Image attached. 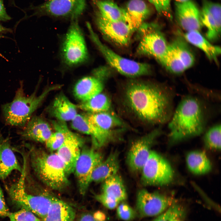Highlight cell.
Returning a JSON list of instances; mask_svg holds the SVG:
<instances>
[{
    "label": "cell",
    "mask_w": 221,
    "mask_h": 221,
    "mask_svg": "<svg viewBox=\"0 0 221 221\" xmlns=\"http://www.w3.org/2000/svg\"><path fill=\"white\" fill-rule=\"evenodd\" d=\"M159 61L168 70L174 74H180L186 70L171 44L168 45L166 52Z\"/></svg>",
    "instance_id": "f546056e"
},
{
    "label": "cell",
    "mask_w": 221,
    "mask_h": 221,
    "mask_svg": "<svg viewBox=\"0 0 221 221\" xmlns=\"http://www.w3.org/2000/svg\"><path fill=\"white\" fill-rule=\"evenodd\" d=\"M162 5L165 16L170 19L172 18V12L171 7V0H160Z\"/></svg>",
    "instance_id": "b9f144b4"
},
{
    "label": "cell",
    "mask_w": 221,
    "mask_h": 221,
    "mask_svg": "<svg viewBox=\"0 0 221 221\" xmlns=\"http://www.w3.org/2000/svg\"><path fill=\"white\" fill-rule=\"evenodd\" d=\"M95 198L104 206L109 209H113L117 207L120 203L117 200L103 192L96 195Z\"/></svg>",
    "instance_id": "ab89813d"
},
{
    "label": "cell",
    "mask_w": 221,
    "mask_h": 221,
    "mask_svg": "<svg viewBox=\"0 0 221 221\" xmlns=\"http://www.w3.org/2000/svg\"><path fill=\"white\" fill-rule=\"evenodd\" d=\"M176 202L172 196L142 189L137 195L136 211L141 218L157 216Z\"/></svg>",
    "instance_id": "8fae6325"
},
{
    "label": "cell",
    "mask_w": 221,
    "mask_h": 221,
    "mask_svg": "<svg viewBox=\"0 0 221 221\" xmlns=\"http://www.w3.org/2000/svg\"><path fill=\"white\" fill-rule=\"evenodd\" d=\"M22 170L9 140L0 133V179H5L14 170L21 173Z\"/></svg>",
    "instance_id": "d6986e66"
},
{
    "label": "cell",
    "mask_w": 221,
    "mask_h": 221,
    "mask_svg": "<svg viewBox=\"0 0 221 221\" xmlns=\"http://www.w3.org/2000/svg\"><path fill=\"white\" fill-rule=\"evenodd\" d=\"M92 216L96 221H106V215L102 211H96L94 213Z\"/></svg>",
    "instance_id": "f6af8a7d"
},
{
    "label": "cell",
    "mask_w": 221,
    "mask_h": 221,
    "mask_svg": "<svg viewBox=\"0 0 221 221\" xmlns=\"http://www.w3.org/2000/svg\"><path fill=\"white\" fill-rule=\"evenodd\" d=\"M86 25L90 39L108 64L119 73L131 78L150 74L151 68L148 64L126 58L116 53L100 41L89 22Z\"/></svg>",
    "instance_id": "52a82bcc"
},
{
    "label": "cell",
    "mask_w": 221,
    "mask_h": 221,
    "mask_svg": "<svg viewBox=\"0 0 221 221\" xmlns=\"http://www.w3.org/2000/svg\"><path fill=\"white\" fill-rule=\"evenodd\" d=\"M201 20L202 25L206 27V37L210 41L217 39L220 34L221 28L217 25L214 19L209 12L202 6L200 10Z\"/></svg>",
    "instance_id": "d6a6232c"
},
{
    "label": "cell",
    "mask_w": 221,
    "mask_h": 221,
    "mask_svg": "<svg viewBox=\"0 0 221 221\" xmlns=\"http://www.w3.org/2000/svg\"><path fill=\"white\" fill-rule=\"evenodd\" d=\"M71 126L74 130L90 135L92 138L94 135L93 126L89 119L87 114H77L72 120Z\"/></svg>",
    "instance_id": "e575fe53"
},
{
    "label": "cell",
    "mask_w": 221,
    "mask_h": 221,
    "mask_svg": "<svg viewBox=\"0 0 221 221\" xmlns=\"http://www.w3.org/2000/svg\"><path fill=\"white\" fill-rule=\"evenodd\" d=\"M4 37H4L3 35H2V34H0V39H2V38H3ZM0 56L3 57V56H2V55L0 53Z\"/></svg>",
    "instance_id": "f907efd6"
},
{
    "label": "cell",
    "mask_w": 221,
    "mask_h": 221,
    "mask_svg": "<svg viewBox=\"0 0 221 221\" xmlns=\"http://www.w3.org/2000/svg\"><path fill=\"white\" fill-rule=\"evenodd\" d=\"M89 120L97 128L112 131L117 128L125 127V124L117 115L109 111L87 114Z\"/></svg>",
    "instance_id": "cb8c5ba5"
},
{
    "label": "cell",
    "mask_w": 221,
    "mask_h": 221,
    "mask_svg": "<svg viewBox=\"0 0 221 221\" xmlns=\"http://www.w3.org/2000/svg\"><path fill=\"white\" fill-rule=\"evenodd\" d=\"M102 192L113 197L120 203L125 201L127 197L122 180L118 173L103 182Z\"/></svg>",
    "instance_id": "83f0119b"
},
{
    "label": "cell",
    "mask_w": 221,
    "mask_h": 221,
    "mask_svg": "<svg viewBox=\"0 0 221 221\" xmlns=\"http://www.w3.org/2000/svg\"><path fill=\"white\" fill-rule=\"evenodd\" d=\"M77 107L61 93L55 98L49 111L51 115L59 121H72L77 114Z\"/></svg>",
    "instance_id": "44dd1931"
},
{
    "label": "cell",
    "mask_w": 221,
    "mask_h": 221,
    "mask_svg": "<svg viewBox=\"0 0 221 221\" xmlns=\"http://www.w3.org/2000/svg\"><path fill=\"white\" fill-rule=\"evenodd\" d=\"M171 44L186 69L193 65L195 61L194 56L184 40L180 38H177L174 40Z\"/></svg>",
    "instance_id": "1f68e13d"
},
{
    "label": "cell",
    "mask_w": 221,
    "mask_h": 221,
    "mask_svg": "<svg viewBox=\"0 0 221 221\" xmlns=\"http://www.w3.org/2000/svg\"><path fill=\"white\" fill-rule=\"evenodd\" d=\"M76 216L74 209L65 202L53 197L48 213L44 221H74Z\"/></svg>",
    "instance_id": "603a6c76"
},
{
    "label": "cell",
    "mask_w": 221,
    "mask_h": 221,
    "mask_svg": "<svg viewBox=\"0 0 221 221\" xmlns=\"http://www.w3.org/2000/svg\"><path fill=\"white\" fill-rule=\"evenodd\" d=\"M204 108L196 98L183 99L172 114L168 125L169 143L173 145L200 135L205 126Z\"/></svg>",
    "instance_id": "7a4b0ae2"
},
{
    "label": "cell",
    "mask_w": 221,
    "mask_h": 221,
    "mask_svg": "<svg viewBox=\"0 0 221 221\" xmlns=\"http://www.w3.org/2000/svg\"><path fill=\"white\" fill-rule=\"evenodd\" d=\"M11 19L6 11L4 4V0H0V21H5Z\"/></svg>",
    "instance_id": "7bdbcfd3"
},
{
    "label": "cell",
    "mask_w": 221,
    "mask_h": 221,
    "mask_svg": "<svg viewBox=\"0 0 221 221\" xmlns=\"http://www.w3.org/2000/svg\"><path fill=\"white\" fill-rule=\"evenodd\" d=\"M155 7L157 12L161 15H165V12L162 5L160 0H147Z\"/></svg>",
    "instance_id": "ee69618b"
},
{
    "label": "cell",
    "mask_w": 221,
    "mask_h": 221,
    "mask_svg": "<svg viewBox=\"0 0 221 221\" xmlns=\"http://www.w3.org/2000/svg\"><path fill=\"white\" fill-rule=\"evenodd\" d=\"M138 29L140 38L137 49V53L153 57L159 61L166 52L168 45L158 25L143 23Z\"/></svg>",
    "instance_id": "9c48e42d"
},
{
    "label": "cell",
    "mask_w": 221,
    "mask_h": 221,
    "mask_svg": "<svg viewBox=\"0 0 221 221\" xmlns=\"http://www.w3.org/2000/svg\"><path fill=\"white\" fill-rule=\"evenodd\" d=\"M83 142L80 136L69 130L64 142L57 150L56 153L64 164L67 176L74 172Z\"/></svg>",
    "instance_id": "2e32d148"
},
{
    "label": "cell",
    "mask_w": 221,
    "mask_h": 221,
    "mask_svg": "<svg viewBox=\"0 0 221 221\" xmlns=\"http://www.w3.org/2000/svg\"><path fill=\"white\" fill-rule=\"evenodd\" d=\"M61 42L60 54L62 64L71 68L83 64L89 58L88 50L78 18L72 19Z\"/></svg>",
    "instance_id": "8992f818"
},
{
    "label": "cell",
    "mask_w": 221,
    "mask_h": 221,
    "mask_svg": "<svg viewBox=\"0 0 221 221\" xmlns=\"http://www.w3.org/2000/svg\"><path fill=\"white\" fill-rule=\"evenodd\" d=\"M185 211L182 212L174 216L170 221H183Z\"/></svg>",
    "instance_id": "7dc6e473"
},
{
    "label": "cell",
    "mask_w": 221,
    "mask_h": 221,
    "mask_svg": "<svg viewBox=\"0 0 221 221\" xmlns=\"http://www.w3.org/2000/svg\"><path fill=\"white\" fill-rule=\"evenodd\" d=\"M79 221H96L93 217L92 215L86 214L81 216Z\"/></svg>",
    "instance_id": "bcb514c9"
},
{
    "label": "cell",
    "mask_w": 221,
    "mask_h": 221,
    "mask_svg": "<svg viewBox=\"0 0 221 221\" xmlns=\"http://www.w3.org/2000/svg\"><path fill=\"white\" fill-rule=\"evenodd\" d=\"M175 2H183L187 1L189 0H175Z\"/></svg>",
    "instance_id": "681fc988"
},
{
    "label": "cell",
    "mask_w": 221,
    "mask_h": 221,
    "mask_svg": "<svg viewBox=\"0 0 221 221\" xmlns=\"http://www.w3.org/2000/svg\"><path fill=\"white\" fill-rule=\"evenodd\" d=\"M141 182L146 186H163L171 182L173 170L169 163L156 152L151 150L142 170Z\"/></svg>",
    "instance_id": "ba28073f"
},
{
    "label": "cell",
    "mask_w": 221,
    "mask_h": 221,
    "mask_svg": "<svg viewBox=\"0 0 221 221\" xmlns=\"http://www.w3.org/2000/svg\"><path fill=\"white\" fill-rule=\"evenodd\" d=\"M118 158V152L111 153L94 169L91 176V183L104 182L117 174L119 166Z\"/></svg>",
    "instance_id": "ffe728a7"
},
{
    "label": "cell",
    "mask_w": 221,
    "mask_h": 221,
    "mask_svg": "<svg viewBox=\"0 0 221 221\" xmlns=\"http://www.w3.org/2000/svg\"><path fill=\"white\" fill-rule=\"evenodd\" d=\"M10 213L6 203L2 189L0 186V217H8Z\"/></svg>",
    "instance_id": "60d3db41"
},
{
    "label": "cell",
    "mask_w": 221,
    "mask_h": 221,
    "mask_svg": "<svg viewBox=\"0 0 221 221\" xmlns=\"http://www.w3.org/2000/svg\"><path fill=\"white\" fill-rule=\"evenodd\" d=\"M125 9L128 16V24L134 31L138 29L151 12L143 0H130Z\"/></svg>",
    "instance_id": "7402d4cb"
},
{
    "label": "cell",
    "mask_w": 221,
    "mask_h": 221,
    "mask_svg": "<svg viewBox=\"0 0 221 221\" xmlns=\"http://www.w3.org/2000/svg\"><path fill=\"white\" fill-rule=\"evenodd\" d=\"M52 124L55 131L52 133L45 143L48 149L53 151L57 150L62 144L69 130L64 122L54 121Z\"/></svg>",
    "instance_id": "4dcf8cb0"
},
{
    "label": "cell",
    "mask_w": 221,
    "mask_h": 221,
    "mask_svg": "<svg viewBox=\"0 0 221 221\" xmlns=\"http://www.w3.org/2000/svg\"><path fill=\"white\" fill-rule=\"evenodd\" d=\"M103 160L102 155L93 148H85L81 150L74 172L82 195L86 193L91 184V176L94 169Z\"/></svg>",
    "instance_id": "7c38bea8"
},
{
    "label": "cell",
    "mask_w": 221,
    "mask_h": 221,
    "mask_svg": "<svg viewBox=\"0 0 221 221\" xmlns=\"http://www.w3.org/2000/svg\"><path fill=\"white\" fill-rule=\"evenodd\" d=\"M221 133L220 124H217L209 128L204 137V142L206 147L211 149L220 150Z\"/></svg>",
    "instance_id": "836d02e7"
},
{
    "label": "cell",
    "mask_w": 221,
    "mask_h": 221,
    "mask_svg": "<svg viewBox=\"0 0 221 221\" xmlns=\"http://www.w3.org/2000/svg\"><path fill=\"white\" fill-rule=\"evenodd\" d=\"M21 175L17 181L6 187L12 201L21 208L26 209L43 219L46 216L51 205L52 196L32 194L25 183L26 175V161L24 160Z\"/></svg>",
    "instance_id": "5b68a950"
},
{
    "label": "cell",
    "mask_w": 221,
    "mask_h": 221,
    "mask_svg": "<svg viewBox=\"0 0 221 221\" xmlns=\"http://www.w3.org/2000/svg\"><path fill=\"white\" fill-rule=\"evenodd\" d=\"M175 17L179 25L187 32L199 31L202 25L200 10L192 0L175 2Z\"/></svg>",
    "instance_id": "e0dca14e"
},
{
    "label": "cell",
    "mask_w": 221,
    "mask_h": 221,
    "mask_svg": "<svg viewBox=\"0 0 221 221\" xmlns=\"http://www.w3.org/2000/svg\"><path fill=\"white\" fill-rule=\"evenodd\" d=\"M202 6L205 7L214 19L217 25L221 28L220 4L209 0H202Z\"/></svg>",
    "instance_id": "f35d334b"
},
{
    "label": "cell",
    "mask_w": 221,
    "mask_h": 221,
    "mask_svg": "<svg viewBox=\"0 0 221 221\" xmlns=\"http://www.w3.org/2000/svg\"><path fill=\"white\" fill-rule=\"evenodd\" d=\"M12 32L11 29L5 27L0 24V33H6Z\"/></svg>",
    "instance_id": "c3c4849f"
},
{
    "label": "cell",
    "mask_w": 221,
    "mask_h": 221,
    "mask_svg": "<svg viewBox=\"0 0 221 221\" xmlns=\"http://www.w3.org/2000/svg\"><path fill=\"white\" fill-rule=\"evenodd\" d=\"M106 68L96 69L91 75L84 76L76 83L73 90L75 96L83 102L87 101L102 92L103 81L108 76Z\"/></svg>",
    "instance_id": "9a60e30c"
},
{
    "label": "cell",
    "mask_w": 221,
    "mask_h": 221,
    "mask_svg": "<svg viewBox=\"0 0 221 221\" xmlns=\"http://www.w3.org/2000/svg\"><path fill=\"white\" fill-rule=\"evenodd\" d=\"M98 9V12L106 18L113 21H122L128 24L129 19L125 9L118 6L109 0H92Z\"/></svg>",
    "instance_id": "484cf974"
},
{
    "label": "cell",
    "mask_w": 221,
    "mask_h": 221,
    "mask_svg": "<svg viewBox=\"0 0 221 221\" xmlns=\"http://www.w3.org/2000/svg\"><path fill=\"white\" fill-rule=\"evenodd\" d=\"M8 217L10 221H41L33 213L23 208L17 211L10 212Z\"/></svg>",
    "instance_id": "74e56055"
},
{
    "label": "cell",
    "mask_w": 221,
    "mask_h": 221,
    "mask_svg": "<svg viewBox=\"0 0 221 221\" xmlns=\"http://www.w3.org/2000/svg\"><path fill=\"white\" fill-rule=\"evenodd\" d=\"M184 211L183 207L176 202L157 216L152 221H170L176 215Z\"/></svg>",
    "instance_id": "8d00e7d4"
},
{
    "label": "cell",
    "mask_w": 221,
    "mask_h": 221,
    "mask_svg": "<svg viewBox=\"0 0 221 221\" xmlns=\"http://www.w3.org/2000/svg\"><path fill=\"white\" fill-rule=\"evenodd\" d=\"M116 214L118 218L124 221H130L137 215L135 210L128 204L120 202L116 207Z\"/></svg>",
    "instance_id": "d590c367"
},
{
    "label": "cell",
    "mask_w": 221,
    "mask_h": 221,
    "mask_svg": "<svg viewBox=\"0 0 221 221\" xmlns=\"http://www.w3.org/2000/svg\"><path fill=\"white\" fill-rule=\"evenodd\" d=\"M30 157L34 172L44 184L56 190L64 189L68 185L64 164L56 153L32 148Z\"/></svg>",
    "instance_id": "277c9868"
},
{
    "label": "cell",
    "mask_w": 221,
    "mask_h": 221,
    "mask_svg": "<svg viewBox=\"0 0 221 221\" xmlns=\"http://www.w3.org/2000/svg\"><path fill=\"white\" fill-rule=\"evenodd\" d=\"M184 37L187 41L202 50L210 60L216 61L220 54V47L211 44L199 31L187 32Z\"/></svg>",
    "instance_id": "d4e9b609"
},
{
    "label": "cell",
    "mask_w": 221,
    "mask_h": 221,
    "mask_svg": "<svg viewBox=\"0 0 221 221\" xmlns=\"http://www.w3.org/2000/svg\"><path fill=\"white\" fill-rule=\"evenodd\" d=\"M60 87L59 85L48 87L38 95L36 90L30 95L26 96L21 82L13 100L2 106V115L6 123L12 126L23 128L47 96Z\"/></svg>",
    "instance_id": "3957f363"
},
{
    "label": "cell",
    "mask_w": 221,
    "mask_h": 221,
    "mask_svg": "<svg viewBox=\"0 0 221 221\" xmlns=\"http://www.w3.org/2000/svg\"><path fill=\"white\" fill-rule=\"evenodd\" d=\"M24 139L41 143H45L52 134L51 127L41 117L33 116L19 132Z\"/></svg>",
    "instance_id": "ac0fdd59"
},
{
    "label": "cell",
    "mask_w": 221,
    "mask_h": 221,
    "mask_svg": "<svg viewBox=\"0 0 221 221\" xmlns=\"http://www.w3.org/2000/svg\"><path fill=\"white\" fill-rule=\"evenodd\" d=\"M95 19L98 29L108 38L121 46L129 44L134 31L127 23L110 20L98 11L96 12Z\"/></svg>",
    "instance_id": "5bb4252c"
},
{
    "label": "cell",
    "mask_w": 221,
    "mask_h": 221,
    "mask_svg": "<svg viewBox=\"0 0 221 221\" xmlns=\"http://www.w3.org/2000/svg\"><path fill=\"white\" fill-rule=\"evenodd\" d=\"M186 161L188 169L195 174H205L211 169L210 161L204 151L196 150L189 152L187 155Z\"/></svg>",
    "instance_id": "4316f807"
},
{
    "label": "cell",
    "mask_w": 221,
    "mask_h": 221,
    "mask_svg": "<svg viewBox=\"0 0 221 221\" xmlns=\"http://www.w3.org/2000/svg\"><path fill=\"white\" fill-rule=\"evenodd\" d=\"M160 133V129H156L132 143L126 159L128 165L132 171H141L149 157L151 147Z\"/></svg>",
    "instance_id": "4fadbf2b"
},
{
    "label": "cell",
    "mask_w": 221,
    "mask_h": 221,
    "mask_svg": "<svg viewBox=\"0 0 221 221\" xmlns=\"http://www.w3.org/2000/svg\"><path fill=\"white\" fill-rule=\"evenodd\" d=\"M173 93L167 87L152 83L133 80L124 92L125 104L129 111L142 122L163 124L173 114Z\"/></svg>",
    "instance_id": "6da1fadb"
},
{
    "label": "cell",
    "mask_w": 221,
    "mask_h": 221,
    "mask_svg": "<svg viewBox=\"0 0 221 221\" xmlns=\"http://www.w3.org/2000/svg\"><path fill=\"white\" fill-rule=\"evenodd\" d=\"M111 105L110 100L108 96L101 92L91 99L83 102L77 107L90 113H96L109 111Z\"/></svg>",
    "instance_id": "f1b7e54d"
},
{
    "label": "cell",
    "mask_w": 221,
    "mask_h": 221,
    "mask_svg": "<svg viewBox=\"0 0 221 221\" xmlns=\"http://www.w3.org/2000/svg\"><path fill=\"white\" fill-rule=\"evenodd\" d=\"M86 0H47L36 6L30 7L31 16L70 17L78 18L84 10Z\"/></svg>",
    "instance_id": "30bf717a"
}]
</instances>
